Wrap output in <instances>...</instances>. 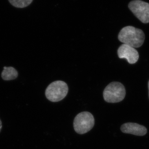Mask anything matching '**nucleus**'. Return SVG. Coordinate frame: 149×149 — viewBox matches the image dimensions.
Instances as JSON below:
<instances>
[{"label": "nucleus", "instance_id": "obj_8", "mask_svg": "<svg viewBox=\"0 0 149 149\" xmlns=\"http://www.w3.org/2000/svg\"><path fill=\"white\" fill-rule=\"evenodd\" d=\"M18 76L16 70L12 67H4L1 73V77L4 80H10L16 79Z\"/></svg>", "mask_w": 149, "mask_h": 149}, {"label": "nucleus", "instance_id": "obj_1", "mask_svg": "<svg viewBox=\"0 0 149 149\" xmlns=\"http://www.w3.org/2000/svg\"><path fill=\"white\" fill-rule=\"evenodd\" d=\"M120 42L134 48L140 47L143 44L145 35L143 30L131 26L123 28L118 35Z\"/></svg>", "mask_w": 149, "mask_h": 149}, {"label": "nucleus", "instance_id": "obj_2", "mask_svg": "<svg viewBox=\"0 0 149 149\" xmlns=\"http://www.w3.org/2000/svg\"><path fill=\"white\" fill-rule=\"evenodd\" d=\"M125 94L124 85L119 82H112L104 90V99L107 102L115 103L123 100Z\"/></svg>", "mask_w": 149, "mask_h": 149}, {"label": "nucleus", "instance_id": "obj_3", "mask_svg": "<svg viewBox=\"0 0 149 149\" xmlns=\"http://www.w3.org/2000/svg\"><path fill=\"white\" fill-rule=\"evenodd\" d=\"M68 85L61 80L54 81L48 86L45 91L46 97L51 102L60 101L65 97L68 93Z\"/></svg>", "mask_w": 149, "mask_h": 149}, {"label": "nucleus", "instance_id": "obj_7", "mask_svg": "<svg viewBox=\"0 0 149 149\" xmlns=\"http://www.w3.org/2000/svg\"><path fill=\"white\" fill-rule=\"evenodd\" d=\"M123 133L137 136H143L147 133V129L143 125L134 123H126L120 127Z\"/></svg>", "mask_w": 149, "mask_h": 149}, {"label": "nucleus", "instance_id": "obj_4", "mask_svg": "<svg viewBox=\"0 0 149 149\" xmlns=\"http://www.w3.org/2000/svg\"><path fill=\"white\" fill-rule=\"evenodd\" d=\"M95 118L93 115L88 111L80 113L74 118L73 127L75 132L79 134L88 133L94 127Z\"/></svg>", "mask_w": 149, "mask_h": 149}, {"label": "nucleus", "instance_id": "obj_11", "mask_svg": "<svg viewBox=\"0 0 149 149\" xmlns=\"http://www.w3.org/2000/svg\"><path fill=\"white\" fill-rule=\"evenodd\" d=\"M148 90H149V80L148 83Z\"/></svg>", "mask_w": 149, "mask_h": 149}, {"label": "nucleus", "instance_id": "obj_6", "mask_svg": "<svg viewBox=\"0 0 149 149\" xmlns=\"http://www.w3.org/2000/svg\"><path fill=\"white\" fill-rule=\"evenodd\" d=\"M117 53L119 58L126 59L130 64L136 63L139 58V52L135 48L124 44L119 47Z\"/></svg>", "mask_w": 149, "mask_h": 149}, {"label": "nucleus", "instance_id": "obj_10", "mask_svg": "<svg viewBox=\"0 0 149 149\" xmlns=\"http://www.w3.org/2000/svg\"><path fill=\"white\" fill-rule=\"evenodd\" d=\"M2 122L1 120H0V132H1V130L2 129Z\"/></svg>", "mask_w": 149, "mask_h": 149}, {"label": "nucleus", "instance_id": "obj_9", "mask_svg": "<svg viewBox=\"0 0 149 149\" xmlns=\"http://www.w3.org/2000/svg\"><path fill=\"white\" fill-rule=\"evenodd\" d=\"M10 3L14 7L17 8H24L29 6L33 0H8Z\"/></svg>", "mask_w": 149, "mask_h": 149}, {"label": "nucleus", "instance_id": "obj_5", "mask_svg": "<svg viewBox=\"0 0 149 149\" xmlns=\"http://www.w3.org/2000/svg\"><path fill=\"white\" fill-rule=\"evenodd\" d=\"M128 8L141 22L149 23V3L141 1L133 0L128 4Z\"/></svg>", "mask_w": 149, "mask_h": 149}]
</instances>
